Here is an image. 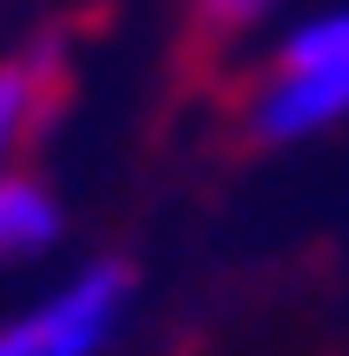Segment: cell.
<instances>
[{"label":"cell","mask_w":349,"mask_h":356,"mask_svg":"<svg viewBox=\"0 0 349 356\" xmlns=\"http://www.w3.org/2000/svg\"><path fill=\"white\" fill-rule=\"evenodd\" d=\"M334 116H349V8L295 31L241 86V140H256V147H287L303 132H326Z\"/></svg>","instance_id":"1"},{"label":"cell","mask_w":349,"mask_h":356,"mask_svg":"<svg viewBox=\"0 0 349 356\" xmlns=\"http://www.w3.org/2000/svg\"><path fill=\"white\" fill-rule=\"evenodd\" d=\"M125 302H132V271L93 264L63 294H47L39 310H24L16 325H0V356H101V341L116 333Z\"/></svg>","instance_id":"2"},{"label":"cell","mask_w":349,"mask_h":356,"mask_svg":"<svg viewBox=\"0 0 349 356\" xmlns=\"http://www.w3.org/2000/svg\"><path fill=\"white\" fill-rule=\"evenodd\" d=\"M70 101V39L47 31L24 54L0 63V178L16 170V155L54 124V108Z\"/></svg>","instance_id":"3"},{"label":"cell","mask_w":349,"mask_h":356,"mask_svg":"<svg viewBox=\"0 0 349 356\" xmlns=\"http://www.w3.org/2000/svg\"><path fill=\"white\" fill-rule=\"evenodd\" d=\"M272 0H187V31H179V70L187 78H217L233 54H241V39L264 24Z\"/></svg>","instance_id":"4"},{"label":"cell","mask_w":349,"mask_h":356,"mask_svg":"<svg viewBox=\"0 0 349 356\" xmlns=\"http://www.w3.org/2000/svg\"><path fill=\"white\" fill-rule=\"evenodd\" d=\"M47 241H54V194L39 186V178L8 170V178H0V264L39 256Z\"/></svg>","instance_id":"5"}]
</instances>
